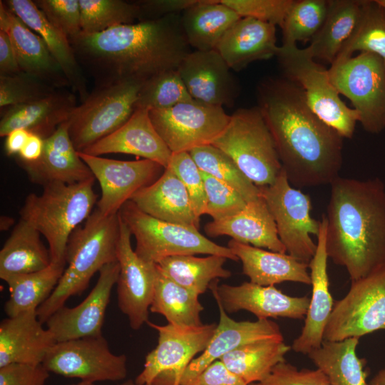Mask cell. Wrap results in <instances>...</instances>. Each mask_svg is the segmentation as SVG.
<instances>
[{
    "label": "cell",
    "mask_w": 385,
    "mask_h": 385,
    "mask_svg": "<svg viewBox=\"0 0 385 385\" xmlns=\"http://www.w3.org/2000/svg\"><path fill=\"white\" fill-rule=\"evenodd\" d=\"M257 98L291 185H330L339 177L344 138L311 110L297 83L267 77L258 83Z\"/></svg>",
    "instance_id": "obj_1"
},
{
    "label": "cell",
    "mask_w": 385,
    "mask_h": 385,
    "mask_svg": "<svg viewBox=\"0 0 385 385\" xmlns=\"http://www.w3.org/2000/svg\"><path fill=\"white\" fill-rule=\"evenodd\" d=\"M70 43L95 87L125 81L144 82L161 72L177 70L192 51L181 14L121 24L97 34L81 32Z\"/></svg>",
    "instance_id": "obj_2"
},
{
    "label": "cell",
    "mask_w": 385,
    "mask_h": 385,
    "mask_svg": "<svg viewBox=\"0 0 385 385\" xmlns=\"http://www.w3.org/2000/svg\"><path fill=\"white\" fill-rule=\"evenodd\" d=\"M327 219L328 257L351 279L385 267V185L378 178L338 177L331 184Z\"/></svg>",
    "instance_id": "obj_3"
},
{
    "label": "cell",
    "mask_w": 385,
    "mask_h": 385,
    "mask_svg": "<svg viewBox=\"0 0 385 385\" xmlns=\"http://www.w3.org/2000/svg\"><path fill=\"white\" fill-rule=\"evenodd\" d=\"M119 232V213L106 216L97 208L83 227L73 230L66 249L67 266L52 294L36 310L41 322L46 323L69 297L82 294L95 273L117 261Z\"/></svg>",
    "instance_id": "obj_4"
},
{
    "label": "cell",
    "mask_w": 385,
    "mask_h": 385,
    "mask_svg": "<svg viewBox=\"0 0 385 385\" xmlns=\"http://www.w3.org/2000/svg\"><path fill=\"white\" fill-rule=\"evenodd\" d=\"M95 178L73 184L53 183L41 195L30 193L19 214L48 244L51 262L66 265V249L70 235L92 213L97 195Z\"/></svg>",
    "instance_id": "obj_5"
},
{
    "label": "cell",
    "mask_w": 385,
    "mask_h": 385,
    "mask_svg": "<svg viewBox=\"0 0 385 385\" xmlns=\"http://www.w3.org/2000/svg\"><path fill=\"white\" fill-rule=\"evenodd\" d=\"M212 145L258 188L272 184L282 170L274 140L257 106L236 110Z\"/></svg>",
    "instance_id": "obj_6"
},
{
    "label": "cell",
    "mask_w": 385,
    "mask_h": 385,
    "mask_svg": "<svg viewBox=\"0 0 385 385\" xmlns=\"http://www.w3.org/2000/svg\"><path fill=\"white\" fill-rule=\"evenodd\" d=\"M118 212L135 238V252L146 262L158 264L169 257L197 254L239 260L228 247L211 241L199 230L155 218L141 211L131 200Z\"/></svg>",
    "instance_id": "obj_7"
},
{
    "label": "cell",
    "mask_w": 385,
    "mask_h": 385,
    "mask_svg": "<svg viewBox=\"0 0 385 385\" xmlns=\"http://www.w3.org/2000/svg\"><path fill=\"white\" fill-rule=\"evenodd\" d=\"M276 57L284 77L301 88L311 110L343 138H351L359 115L342 101L329 70L297 45L279 46Z\"/></svg>",
    "instance_id": "obj_8"
},
{
    "label": "cell",
    "mask_w": 385,
    "mask_h": 385,
    "mask_svg": "<svg viewBox=\"0 0 385 385\" xmlns=\"http://www.w3.org/2000/svg\"><path fill=\"white\" fill-rule=\"evenodd\" d=\"M143 83L125 81L95 87L76 106L68 120V132L78 152L111 134L130 118Z\"/></svg>",
    "instance_id": "obj_9"
},
{
    "label": "cell",
    "mask_w": 385,
    "mask_h": 385,
    "mask_svg": "<svg viewBox=\"0 0 385 385\" xmlns=\"http://www.w3.org/2000/svg\"><path fill=\"white\" fill-rule=\"evenodd\" d=\"M332 83L346 97L365 130L379 133L385 128V65L377 55L362 52L331 65Z\"/></svg>",
    "instance_id": "obj_10"
},
{
    "label": "cell",
    "mask_w": 385,
    "mask_h": 385,
    "mask_svg": "<svg viewBox=\"0 0 385 385\" xmlns=\"http://www.w3.org/2000/svg\"><path fill=\"white\" fill-rule=\"evenodd\" d=\"M259 189L287 252L309 264L317 249L311 235L317 236L320 226V220L311 217L309 196L292 186L283 169L272 184Z\"/></svg>",
    "instance_id": "obj_11"
},
{
    "label": "cell",
    "mask_w": 385,
    "mask_h": 385,
    "mask_svg": "<svg viewBox=\"0 0 385 385\" xmlns=\"http://www.w3.org/2000/svg\"><path fill=\"white\" fill-rule=\"evenodd\" d=\"M147 324L157 331L158 337L135 380L140 385H175L195 356L206 349L217 327L215 323L194 327Z\"/></svg>",
    "instance_id": "obj_12"
},
{
    "label": "cell",
    "mask_w": 385,
    "mask_h": 385,
    "mask_svg": "<svg viewBox=\"0 0 385 385\" xmlns=\"http://www.w3.org/2000/svg\"><path fill=\"white\" fill-rule=\"evenodd\" d=\"M385 330V267L351 280L346 294L334 304L324 340L337 342Z\"/></svg>",
    "instance_id": "obj_13"
},
{
    "label": "cell",
    "mask_w": 385,
    "mask_h": 385,
    "mask_svg": "<svg viewBox=\"0 0 385 385\" xmlns=\"http://www.w3.org/2000/svg\"><path fill=\"white\" fill-rule=\"evenodd\" d=\"M149 114L156 131L172 153L212 145L230 119L223 107L195 101L168 108L151 109Z\"/></svg>",
    "instance_id": "obj_14"
},
{
    "label": "cell",
    "mask_w": 385,
    "mask_h": 385,
    "mask_svg": "<svg viewBox=\"0 0 385 385\" xmlns=\"http://www.w3.org/2000/svg\"><path fill=\"white\" fill-rule=\"evenodd\" d=\"M127 358L111 352L103 337H91L56 342L42 365L49 372L94 383L125 378Z\"/></svg>",
    "instance_id": "obj_15"
},
{
    "label": "cell",
    "mask_w": 385,
    "mask_h": 385,
    "mask_svg": "<svg viewBox=\"0 0 385 385\" xmlns=\"http://www.w3.org/2000/svg\"><path fill=\"white\" fill-rule=\"evenodd\" d=\"M78 153L100 184L97 209L106 216L118 213L138 190L154 183L165 170L147 159L125 161Z\"/></svg>",
    "instance_id": "obj_16"
},
{
    "label": "cell",
    "mask_w": 385,
    "mask_h": 385,
    "mask_svg": "<svg viewBox=\"0 0 385 385\" xmlns=\"http://www.w3.org/2000/svg\"><path fill=\"white\" fill-rule=\"evenodd\" d=\"M130 237L131 233L120 216L116 247L120 266L116 282L118 305L128 317L130 327L138 330L148 321L157 268L156 264L146 262L136 254L132 248Z\"/></svg>",
    "instance_id": "obj_17"
},
{
    "label": "cell",
    "mask_w": 385,
    "mask_h": 385,
    "mask_svg": "<svg viewBox=\"0 0 385 385\" xmlns=\"http://www.w3.org/2000/svg\"><path fill=\"white\" fill-rule=\"evenodd\" d=\"M119 270L118 261L105 265L99 271L95 287L82 302L74 307L64 305L47 319L46 327L56 342L102 335L106 309Z\"/></svg>",
    "instance_id": "obj_18"
},
{
    "label": "cell",
    "mask_w": 385,
    "mask_h": 385,
    "mask_svg": "<svg viewBox=\"0 0 385 385\" xmlns=\"http://www.w3.org/2000/svg\"><path fill=\"white\" fill-rule=\"evenodd\" d=\"M177 71L190 96L196 102L230 108L239 96V83L216 50L192 51Z\"/></svg>",
    "instance_id": "obj_19"
},
{
    "label": "cell",
    "mask_w": 385,
    "mask_h": 385,
    "mask_svg": "<svg viewBox=\"0 0 385 385\" xmlns=\"http://www.w3.org/2000/svg\"><path fill=\"white\" fill-rule=\"evenodd\" d=\"M209 288L227 314L246 310L257 319L278 317L303 319L309 304L307 296L292 297L274 286H261L250 282L237 286L218 285L216 279Z\"/></svg>",
    "instance_id": "obj_20"
},
{
    "label": "cell",
    "mask_w": 385,
    "mask_h": 385,
    "mask_svg": "<svg viewBox=\"0 0 385 385\" xmlns=\"http://www.w3.org/2000/svg\"><path fill=\"white\" fill-rule=\"evenodd\" d=\"M220 312L219 323L207 346L192 360L175 385H184L197 376L212 362L238 347L265 339H284L279 325L270 319L237 322L231 319L220 300L214 297Z\"/></svg>",
    "instance_id": "obj_21"
},
{
    "label": "cell",
    "mask_w": 385,
    "mask_h": 385,
    "mask_svg": "<svg viewBox=\"0 0 385 385\" xmlns=\"http://www.w3.org/2000/svg\"><path fill=\"white\" fill-rule=\"evenodd\" d=\"M327 219L323 215L317 235L316 252L309 263L312 296L301 334L291 346L295 352L303 354H308L322 346L324 329L334 304L329 290L327 272Z\"/></svg>",
    "instance_id": "obj_22"
},
{
    "label": "cell",
    "mask_w": 385,
    "mask_h": 385,
    "mask_svg": "<svg viewBox=\"0 0 385 385\" xmlns=\"http://www.w3.org/2000/svg\"><path fill=\"white\" fill-rule=\"evenodd\" d=\"M66 121L44 139L42 155L36 161L17 160L32 183L43 186L53 183L73 184L94 178L75 148Z\"/></svg>",
    "instance_id": "obj_23"
},
{
    "label": "cell",
    "mask_w": 385,
    "mask_h": 385,
    "mask_svg": "<svg viewBox=\"0 0 385 385\" xmlns=\"http://www.w3.org/2000/svg\"><path fill=\"white\" fill-rule=\"evenodd\" d=\"M82 153L95 156L133 155L154 161L164 168L168 167L172 155L153 125L148 108L135 109L121 127Z\"/></svg>",
    "instance_id": "obj_24"
},
{
    "label": "cell",
    "mask_w": 385,
    "mask_h": 385,
    "mask_svg": "<svg viewBox=\"0 0 385 385\" xmlns=\"http://www.w3.org/2000/svg\"><path fill=\"white\" fill-rule=\"evenodd\" d=\"M0 29L9 36L21 71L56 88L71 87L43 39L0 1Z\"/></svg>",
    "instance_id": "obj_25"
},
{
    "label": "cell",
    "mask_w": 385,
    "mask_h": 385,
    "mask_svg": "<svg viewBox=\"0 0 385 385\" xmlns=\"http://www.w3.org/2000/svg\"><path fill=\"white\" fill-rule=\"evenodd\" d=\"M76 97L64 88L40 100L1 110L0 136L15 129H25L43 140L62 123L68 121L77 106Z\"/></svg>",
    "instance_id": "obj_26"
},
{
    "label": "cell",
    "mask_w": 385,
    "mask_h": 385,
    "mask_svg": "<svg viewBox=\"0 0 385 385\" xmlns=\"http://www.w3.org/2000/svg\"><path fill=\"white\" fill-rule=\"evenodd\" d=\"M36 311L3 319L0 324V367L11 363L42 364L56 344L53 334L42 326Z\"/></svg>",
    "instance_id": "obj_27"
},
{
    "label": "cell",
    "mask_w": 385,
    "mask_h": 385,
    "mask_svg": "<svg viewBox=\"0 0 385 385\" xmlns=\"http://www.w3.org/2000/svg\"><path fill=\"white\" fill-rule=\"evenodd\" d=\"M8 9L43 41L61 68L74 93L83 102L88 96L86 78L68 38L31 0L4 1Z\"/></svg>",
    "instance_id": "obj_28"
},
{
    "label": "cell",
    "mask_w": 385,
    "mask_h": 385,
    "mask_svg": "<svg viewBox=\"0 0 385 385\" xmlns=\"http://www.w3.org/2000/svg\"><path fill=\"white\" fill-rule=\"evenodd\" d=\"M276 26L252 18L241 17L227 31L216 51L232 71L276 56Z\"/></svg>",
    "instance_id": "obj_29"
},
{
    "label": "cell",
    "mask_w": 385,
    "mask_h": 385,
    "mask_svg": "<svg viewBox=\"0 0 385 385\" xmlns=\"http://www.w3.org/2000/svg\"><path fill=\"white\" fill-rule=\"evenodd\" d=\"M205 231L210 237L227 235L241 243L287 253L279 238L274 220L261 195L247 202L235 215L207 223Z\"/></svg>",
    "instance_id": "obj_30"
},
{
    "label": "cell",
    "mask_w": 385,
    "mask_h": 385,
    "mask_svg": "<svg viewBox=\"0 0 385 385\" xmlns=\"http://www.w3.org/2000/svg\"><path fill=\"white\" fill-rule=\"evenodd\" d=\"M143 212L161 220L199 230L200 217L188 192L168 167L152 184L138 190L130 200Z\"/></svg>",
    "instance_id": "obj_31"
},
{
    "label": "cell",
    "mask_w": 385,
    "mask_h": 385,
    "mask_svg": "<svg viewBox=\"0 0 385 385\" xmlns=\"http://www.w3.org/2000/svg\"><path fill=\"white\" fill-rule=\"evenodd\" d=\"M227 247L241 261L242 272L252 283L261 286H274L284 282L311 284L309 264L289 254L266 250L232 239Z\"/></svg>",
    "instance_id": "obj_32"
},
{
    "label": "cell",
    "mask_w": 385,
    "mask_h": 385,
    "mask_svg": "<svg viewBox=\"0 0 385 385\" xmlns=\"http://www.w3.org/2000/svg\"><path fill=\"white\" fill-rule=\"evenodd\" d=\"M240 18L221 0H197L181 14L189 46L202 51L215 50L227 31Z\"/></svg>",
    "instance_id": "obj_33"
},
{
    "label": "cell",
    "mask_w": 385,
    "mask_h": 385,
    "mask_svg": "<svg viewBox=\"0 0 385 385\" xmlns=\"http://www.w3.org/2000/svg\"><path fill=\"white\" fill-rule=\"evenodd\" d=\"M364 1L330 0L326 19L309 46L304 49L314 59L331 65L357 27Z\"/></svg>",
    "instance_id": "obj_34"
},
{
    "label": "cell",
    "mask_w": 385,
    "mask_h": 385,
    "mask_svg": "<svg viewBox=\"0 0 385 385\" xmlns=\"http://www.w3.org/2000/svg\"><path fill=\"white\" fill-rule=\"evenodd\" d=\"M51 263L41 233L20 218L0 251V278L40 271Z\"/></svg>",
    "instance_id": "obj_35"
},
{
    "label": "cell",
    "mask_w": 385,
    "mask_h": 385,
    "mask_svg": "<svg viewBox=\"0 0 385 385\" xmlns=\"http://www.w3.org/2000/svg\"><path fill=\"white\" fill-rule=\"evenodd\" d=\"M356 337L326 341L307 355L316 367L327 377L329 385H368V369L365 358H359Z\"/></svg>",
    "instance_id": "obj_36"
},
{
    "label": "cell",
    "mask_w": 385,
    "mask_h": 385,
    "mask_svg": "<svg viewBox=\"0 0 385 385\" xmlns=\"http://www.w3.org/2000/svg\"><path fill=\"white\" fill-rule=\"evenodd\" d=\"M65 268L66 265L51 262L40 271L4 277L9 291V298L4 305L7 316L36 311L52 294Z\"/></svg>",
    "instance_id": "obj_37"
},
{
    "label": "cell",
    "mask_w": 385,
    "mask_h": 385,
    "mask_svg": "<svg viewBox=\"0 0 385 385\" xmlns=\"http://www.w3.org/2000/svg\"><path fill=\"white\" fill-rule=\"evenodd\" d=\"M291 349L284 339H265L241 346L220 360L250 385L266 378Z\"/></svg>",
    "instance_id": "obj_38"
},
{
    "label": "cell",
    "mask_w": 385,
    "mask_h": 385,
    "mask_svg": "<svg viewBox=\"0 0 385 385\" xmlns=\"http://www.w3.org/2000/svg\"><path fill=\"white\" fill-rule=\"evenodd\" d=\"M227 258L219 255L198 257L195 255H176L167 257L157 265L168 278L200 295L218 278H228L232 273L223 267Z\"/></svg>",
    "instance_id": "obj_39"
},
{
    "label": "cell",
    "mask_w": 385,
    "mask_h": 385,
    "mask_svg": "<svg viewBox=\"0 0 385 385\" xmlns=\"http://www.w3.org/2000/svg\"><path fill=\"white\" fill-rule=\"evenodd\" d=\"M153 297L150 307L153 313L165 317L168 324L194 327L202 324L204 309L199 295L165 277L158 268Z\"/></svg>",
    "instance_id": "obj_40"
},
{
    "label": "cell",
    "mask_w": 385,
    "mask_h": 385,
    "mask_svg": "<svg viewBox=\"0 0 385 385\" xmlns=\"http://www.w3.org/2000/svg\"><path fill=\"white\" fill-rule=\"evenodd\" d=\"M356 51L376 54L385 65V9L376 0L364 1L363 14L358 26L333 63L352 57Z\"/></svg>",
    "instance_id": "obj_41"
},
{
    "label": "cell",
    "mask_w": 385,
    "mask_h": 385,
    "mask_svg": "<svg viewBox=\"0 0 385 385\" xmlns=\"http://www.w3.org/2000/svg\"><path fill=\"white\" fill-rule=\"evenodd\" d=\"M189 153L201 171L234 189L247 202L260 196L259 188L221 150L212 145H206L195 148Z\"/></svg>",
    "instance_id": "obj_42"
},
{
    "label": "cell",
    "mask_w": 385,
    "mask_h": 385,
    "mask_svg": "<svg viewBox=\"0 0 385 385\" xmlns=\"http://www.w3.org/2000/svg\"><path fill=\"white\" fill-rule=\"evenodd\" d=\"M81 32L97 34L121 24L140 21L135 1L79 0Z\"/></svg>",
    "instance_id": "obj_43"
},
{
    "label": "cell",
    "mask_w": 385,
    "mask_h": 385,
    "mask_svg": "<svg viewBox=\"0 0 385 385\" xmlns=\"http://www.w3.org/2000/svg\"><path fill=\"white\" fill-rule=\"evenodd\" d=\"M329 4L327 0H294L282 26V46L310 42L326 19Z\"/></svg>",
    "instance_id": "obj_44"
},
{
    "label": "cell",
    "mask_w": 385,
    "mask_h": 385,
    "mask_svg": "<svg viewBox=\"0 0 385 385\" xmlns=\"http://www.w3.org/2000/svg\"><path fill=\"white\" fill-rule=\"evenodd\" d=\"M194 101L177 70L158 73L145 81L138 92L135 109H163Z\"/></svg>",
    "instance_id": "obj_45"
},
{
    "label": "cell",
    "mask_w": 385,
    "mask_h": 385,
    "mask_svg": "<svg viewBox=\"0 0 385 385\" xmlns=\"http://www.w3.org/2000/svg\"><path fill=\"white\" fill-rule=\"evenodd\" d=\"M57 89L41 79L20 71L0 76V107L34 102L53 93Z\"/></svg>",
    "instance_id": "obj_46"
},
{
    "label": "cell",
    "mask_w": 385,
    "mask_h": 385,
    "mask_svg": "<svg viewBox=\"0 0 385 385\" xmlns=\"http://www.w3.org/2000/svg\"><path fill=\"white\" fill-rule=\"evenodd\" d=\"M202 175L206 197L205 215L213 221L233 216L245 207L247 202L234 189L206 173L202 171Z\"/></svg>",
    "instance_id": "obj_47"
},
{
    "label": "cell",
    "mask_w": 385,
    "mask_h": 385,
    "mask_svg": "<svg viewBox=\"0 0 385 385\" xmlns=\"http://www.w3.org/2000/svg\"><path fill=\"white\" fill-rule=\"evenodd\" d=\"M168 167L186 188L196 215L200 217L205 215L206 197L202 171L190 153H172Z\"/></svg>",
    "instance_id": "obj_48"
},
{
    "label": "cell",
    "mask_w": 385,
    "mask_h": 385,
    "mask_svg": "<svg viewBox=\"0 0 385 385\" xmlns=\"http://www.w3.org/2000/svg\"><path fill=\"white\" fill-rule=\"evenodd\" d=\"M294 0H221L240 17L252 18L282 28Z\"/></svg>",
    "instance_id": "obj_49"
},
{
    "label": "cell",
    "mask_w": 385,
    "mask_h": 385,
    "mask_svg": "<svg viewBox=\"0 0 385 385\" xmlns=\"http://www.w3.org/2000/svg\"><path fill=\"white\" fill-rule=\"evenodd\" d=\"M48 20L69 39L81 32L79 0H36Z\"/></svg>",
    "instance_id": "obj_50"
},
{
    "label": "cell",
    "mask_w": 385,
    "mask_h": 385,
    "mask_svg": "<svg viewBox=\"0 0 385 385\" xmlns=\"http://www.w3.org/2000/svg\"><path fill=\"white\" fill-rule=\"evenodd\" d=\"M250 385H329L327 376L319 369H300L286 362L275 365L262 381Z\"/></svg>",
    "instance_id": "obj_51"
},
{
    "label": "cell",
    "mask_w": 385,
    "mask_h": 385,
    "mask_svg": "<svg viewBox=\"0 0 385 385\" xmlns=\"http://www.w3.org/2000/svg\"><path fill=\"white\" fill-rule=\"evenodd\" d=\"M48 377L42 364L11 363L0 367V385H44Z\"/></svg>",
    "instance_id": "obj_52"
},
{
    "label": "cell",
    "mask_w": 385,
    "mask_h": 385,
    "mask_svg": "<svg viewBox=\"0 0 385 385\" xmlns=\"http://www.w3.org/2000/svg\"><path fill=\"white\" fill-rule=\"evenodd\" d=\"M197 0H140V21L153 20L171 14H180Z\"/></svg>",
    "instance_id": "obj_53"
},
{
    "label": "cell",
    "mask_w": 385,
    "mask_h": 385,
    "mask_svg": "<svg viewBox=\"0 0 385 385\" xmlns=\"http://www.w3.org/2000/svg\"><path fill=\"white\" fill-rule=\"evenodd\" d=\"M184 385H249L240 376L230 371L217 360L209 365L197 376Z\"/></svg>",
    "instance_id": "obj_54"
},
{
    "label": "cell",
    "mask_w": 385,
    "mask_h": 385,
    "mask_svg": "<svg viewBox=\"0 0 385 385\" xmlns=\"http://www.w3.org/2000/svg\"><path fill=\"white\" fill-rule=\"evenodd\" d=\"M21 71L16 53L8 34L0 29V76Z\"/></svg>",
    "instance_id": "obj_55"
},
{
    "label": "cell",
    "mask_w": 385,
    "mask_h": 385,
    "mask_svg": "<svg viewBox=\"0 0 385 385\" xmlns=\"http://www.w3.org/2000/svg\"><path fill=\"white\" fill-rule=\"evenodd\" d=\"M44 140L40 136L30 133L24 146L16 155V160L25 163L36 161L41 156Z\"/></svg>",
    "instance_id": "obj_56"
},
{
    "label": "cell",
    "mask_w": 385,
    "mask_h": 385,
    "mask_svg": "<svg viewBox=\"0 0 385 385\" xmlns=\"http://www.w3.org/2000/svg\"><path fill=\"white\" fill-rule=\"evenodd\" d=\"M25 129H15L6 136L4 143V150L8 156H16L24 146L29 135Z\"/></svg>",
    "instance_id": "obj_57"
},
{
    "label": "cell",
    "mask_w": 385,
    "mask_h": 385,
    "mask_svg": "<svg viewBox=\"0 0 385 385\" xmlns=\"http://www.w3.org/2000/svg\"><path fill=\"white\" fill-rule=\"evenodd\" d=\"M368 385H385V366L371 378Z\"/></svg>",
    "instance_id": "obj_58"
},
{
    "label": "cell",
    "mask_w": 385,
    "mask_h": 385,
    "mask_svg": "<svg viewBox=\"0 0 385 385\" xmlns=\"http://www.w3.org/2000/svg\"><path fill=\"white\" fill-rule=\"evenodd\" d=\"M14 224V219L8 216H1L0 220L1 230H7Z\"/></svg>",
    "instance_id": "obj_59"
},
{
    "label": "cell",
    "mask_w": 385,
    "mask_h": 385,
    "mask_svg": "<svg viewBox=\"0 0 385 385\" xmlns=\"http://www.w3.org/2000/svg\"><path fill=\"white\" fill-rule=\"evenodd\" d=\"M119 385H140V384H137L135 381L128 380ZM145 385H148V384H145Z\"/></svg>",
    "instance_id": "obj_60"
},
{
    "label": "cell",
    "mask_w": 385,
    "mask_h": 385,
    "mask_svg": "<svg viewBox=\"0 0 385 385\" xmlns=\"http://www.w3.org/2000/svg\"><path fill=\"white\" fill-rule=\"evenodd\" d=\"M69 385H94V384H93V383L81 381L79 383L74 384H69Z\"/></svg>",
    "instance_id": "obj_61"
},
{
    "label": "cell",
    "mask_w": 385,
    "mask_h": 385,
    "mask_svg": "<svg viewBox=\"0 0 385 385\" xmlns=\"http://www.w3.org/2000/svg\"><path fill=\"white\" fill-rule=\"evenodd\" d=\"M381 6L385 9V0H376Z\"/></svg>",
    "instance_id": "obj_62"
}]
</instances>
